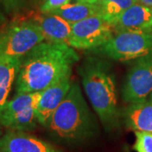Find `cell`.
<instances>
[{"label": "cell", "instance_id": "cell-1", "mask_svg": "<svg viewBox=\"0 0 152 152\" xmlns=\"http://www.w3.org/2000/svg\"><path fill=\"white\" fill-rule=\"evenodd\" d=\"M79 56L66 44L42 42L20 59L16 77V95L41 92L70 76Z\"/></svg>", "mask_w": 152, "mask_h": 152}, {"label": "cell", "instance_id": "cell-2", "mask_svg": "<svg viewBox=\"0 0 152 152\" xmlns=\"http://www.w3.org/2000/svg\"><path fill=\"white\" fill-rule=\"evenodd\" d=\"M82 83L93 108L105 124L117 119V95L113 75L102 62L89 63L82 70Z\"/></svg>", "mask_w": 152, "mask_h": 152}, {"label": "cell", "instance_id": "cell-3", "mask_svg": "<svg viewBox=\"0 0 152 152\" xmlns=\"http://www.w3.org/2000/svg\"><path fill=\"white\" fill-rule=\"evenodd\" d=\"M47 126L62 138L80 139L89 133L91 116L77 83L49 118Z\"/></svg>", "mask_w": 152, "mask_h": 152}, {"label": "cell", "instance_id": "cell-4", "mask_svg": "<svg viewBox=\"0 0 152 152\" xmlns=\"http://www.w3.org/2000/svg\"><path fill=\"white\" fill-rule=\"evenodd\" d=\"M95 51L116 61L137 59L152 53V31L116 33L110 41Z\"/></svg>", "mask_w": 152, "mask_h": 152}, {"label": "cell", "instance_id": "cell-5", "mask_svg": "<svg viewBox=\"0 0 152 152\" xmlns=\"http://www.w3.org/2000/svg\"><path fill=\"white\" fill-rule=\"evenodd\" d=\"M45 40L41 28L35 22L14 24L0 34V55L21 58Z\"/></svg>", "mask_w": 152, "mask_h": 152}, {"label": "cell", "instance_id": "cell-6", "mask_svg": "<svg viewBox=\"0 0 152 152\" xmlns=\"http://www.w3.org/2000/svg\"><path fill=\"white\" fill-rule=\"evenodd\" d=\"M113 26L101 15L72 24L69 46L77 49L98 48L113 37Z\"/></svg>", "mask_w": 152, "mask_h": 152}, {"label": "cell", "instance_id": "cell-7", "mask_svg": "<svg viewBox=\"0 0 152 152\" xmlns=\"http://www.w3.org/2000/svg\"><path fill=\"white\" fill-rule=\"evenodd\" d=\"M152 92V53L137 58L126 76L123 97L129 103L140 102Z\"/></svg>", "mask_w": 152, "mask_h": 152}, {"label": "cell", "instance_id": "cell-8", "mask_svg": "<svg viewBox=\"0 0 152 152\" xmlns=\"http://www.w3.org/2000/svg\"><path fill=\"white\" fill-rule=\"evenodd\" d=\"M70 76H66L42 92L36 107L38 122L47 125L49 118L64 100L71 88Z\"/></svg>", "mask_w": 152, "mask_h": 152}, {"label": "cell", "instance_id": "cell-9", "mask_svg": "<svg viewBox=\"0 0 152 152\" xmlns=\"http://www.w3.org/2000/svg\"><path fill=\"white\" fill-rule=\"evenodd\" d=\"M0 152H57L53 147L23 131H12L0 138Z\"/></svg>", "mask_w": 152, "mask_h": 152}, {"label": "cell", "instance_id": "cell-10", "mask_svg": "<svg viewBox=\"0 0 152 152\" xmlns=\"http://www.w3.org/2000/svg\"><path fill=\"white\" fill-rule=\"evenodd\" d=\"M115 33L123 31H152V8L135 4L119 17L113 26Z\"/></svg>", "mask_w": 152, "mask_h": 152}, {"label": "cell", "instance_id": "cell-11", "mask_svg": "<svg viewBox=\"0 0 152 152\" xmlns=\"http://www.w3.org/2000/svg\"><path fill=\"white\" fill-rule=\"evenodd\" d=\"M34 22L40 26L48 42L69 44L72 31V24L69 22L53 14H45L44 16H37Z\"/></svg>", "mask_w": 152, "mask_h": 152}, {"label": "cell", "instance_id": "cell-12", "mask_svg": "<svg viewBox=\"0 0 152 152\" xmlns=\"http://www.w3.org/2000/svg\"><path fill=\"white\" fill-rule=\"evenodd\" d=\"M127 125L135 131L152 133V101L131 103L125 112Z\"/></svg>", "mask_w": 152, "mask_h": 152}, {"label": "cell", "instance_id": "cell-13", "mask_svg": "<svg viewBox=\"0 0 152 152\" xmlns=\"http://www.w3.org/2000/svg\"><path fill=\"white\" fill-rule=\"evenodd\" d=\"M20 59L0 55V113L7 103L8 96L19 72Z\"/></svg>", "mask_w": 152, "mask_h": 152}, {"label": "cell", "instance_id": "cell-14", "mask_svg": "<svg viewBox=\"0 0 152 152\" xmlns=\"http://www.w3.org/2000/svg\"><path fill=\"white\" fill-rule=\"evenodd\" d=\"M101 7L98 4H91L78 2L77 4H68L62 6L50 14L57 15L70 24H75L93 15H101Z\"/></svg>", "mask_w": 152, "mask_h": 152}, {"label": "cell", "instance_id": "cell-15", "mask_svg": "<svg viewBox=\"0 0 152 152\" xmlns=\"http://www.w3.org/2000/svg\"><path fill=\"white\" fill-rule=\"evenodd\" d=\"M137 4V0H99L101 15L113 26L119 17L131 6Z\"/></svg>", "mask_w": 152, "mask_h": 152}, {"label": "cell", "instance_id": "cell-16", "mask_svg": "<svg viewBox=\"0 0 152 152\" xmlns=\"http://www.w3.org/2000/svg\"><path fill=\"white\" fill-rule=\"evenodd\" d=\"M134 149L137 152H152V133L135 131Z\"/></svg>", "mask_w": 152, "mask_h": 152}, {"label": "cell", "instance_id": "cell-17", "mask_svg": "<svg viewBox=\"0 0 152 152\" xmlns=\"http://www.w3.org/2000/svg\"><path fill=\"white\" fill-rule=\"evenodd\" d=\"M70 0H44L41 6V11L43 14H50L56 10L69 4Z\"/></svg>", "mask_w": 152, "mask_h": 152}, {"label": "cell", "instance_id": "cell-18", "mask_svg": "<svg viewBox=\"0 0 152 152\" xmlns=\"http://www.w3.org/2000/svg\"><path fill=\"white\" fill-rule=\"evenodd\" d=\"M8 10L16 11L35 2V0H4Z\"/></svg>", "mask_w": 152, "mask_h": 152}, {"label": "cell", "instance_id": "cell-19", "mask_svg": "<svg viewBox=\"0 0 152 152\" xmlns=\"http://www.w3.org/2000/svg\"><path fill=\"white\" fill-rule=\"evenodd\" d=\"M137 3L149 8H152V0H137Z\"/></svg>", "mask_w": 152, "mask_h": 152}, {"label": "cell", "instance_id": "cell-20", "mask_svg": "<svg viewBox=\"0 0 152 152\" xmlns=\"http://www.w3.org/2000/svg\"><path fill=\"white\" fill-rule=\"evenodd\" d=\"M79 3H84V4H97L99 0H77Z\"/></svg>", "mask_w": 152, "mask_h": 152}, {"label": "cell", "instance_id": "cell-21", "mask_svg": "<svg viewBox=\"0 0 152 152\" xmlns=\"http://www.w3.org/2000/svg\"><path fill=\"white\" fill-rule=\"evenodd\" d=\"M150 99L152 101V92L151 93V95H150Z\"/></svg>", "mask_w": 152, "mask_h": 152}]
</instances>
